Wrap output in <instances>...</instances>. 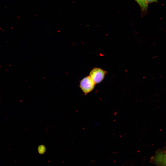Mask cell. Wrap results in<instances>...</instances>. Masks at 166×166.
I'll list each match as a JSON object with an SVG mask.
<instances>
[{"mask_svg": "<svg viewBox=\"0 0 166 166\" xmlns=\"http://www.w3.org/2000/svg\"><path fill=\"white\" fill-rule=\"evenodd\" d=\"M151 161L157 166H166V151L157 150L151 159Z\"/></svg>", "mask_w": 166, "mask_h": 166, "instance_id": "obj_1", "label": "cell"}, {"mask_svg": "<svg viewBox=\"0 0 166 166\" xmlns=\"http://www.w3.org/2000/svg\"><path fill=\"white\" fill-rule=\"evenodd\" d=\"M95 84L89 76L85 77L80 81L79 87L85 95H86L93 90Z\"/></svg>", "mask_w": 166, "mask_h": 166, "instance_id": "obj_2", "label": "cell"}, {"mask_svg": "<svg viewBox=\"0 0 166 166\" xmlns=\"http://www.w3.org/2000/svg\"><path fill=\"white\" fill-rule=\"evenodd\" d=\"M106 73L105 71L97 68L93 69L89 73V76L95 84L100 83L103 80Z\"/></svg>", "mask_w": 166, "mask_h": 166, "instance_id": "obj_3", "label": "cell"}, {"mask_svg": "<svg viewBox=\"0 0 166 166\" xmlns=\"http://www.w3.org/2000/svg\"><path fill=\"white\" fill-rule=\"evenodd\" d=\"M140 6L143 11H145L147 10L148 3L146 0H135Z\"/></svg>", "mask_w": 166, "mask_h": 166, "instance_id": "obj_4", "label": "cell"}, {"mask_svg": "<svg viewBox=\"0 0 166 166\" xmlns=\"http://www.w3.org/2000/svg\"><path fill=\"white\" fill-rule=\"evenodd\" d=\"M148 3H150L154 2H157V0H146Z\"/></svg>", "mask_w": 166, "mask_h": 166, "instance_id": "obj_5", "label": "cell"}]
</instances>
